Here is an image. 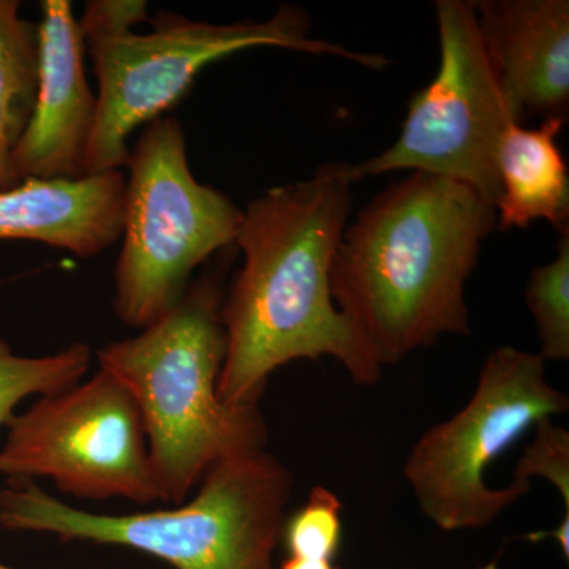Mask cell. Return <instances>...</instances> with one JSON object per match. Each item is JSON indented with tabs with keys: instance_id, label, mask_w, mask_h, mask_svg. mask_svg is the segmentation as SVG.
<instances>
[{
	"instance_id": "1",
	"label": "cell",
	"mask_w": 569,
	"mask_h": 569,
	"mask_svg": "<svg viewBox=\"0 0 569 569\" xmlns=\"http://www.w3.org/2000/svg\"><path fill=\"white\" fill-rule=\"evenodd\" d=\"M351 186L346 163H329L312 179L274 187L242 209L236 247L244 263L222 305L224 406L258 407L269 377L299 359H336L361 387L381 380L383 367L331 293Z\"/></svg>"
},
{
	"instance_id": "2",
	"label": "cell",
	"mask_w": 569,
	"mask_h": 569,
	"mask_svg": "<svg viewBox=\"0 0 569 569\" xmlns=\"http://www.w3.org/2000/svg\"><path fill=\"white\" fill-rule=\"evenodd\" d=\"M496 227V208L473 189L426 173L392 183L347 224L332 299L383 369L470 335L466 284Z\"/></svg>"
},
{
	"instance_id": "3",
	"label": "cell",
	"mask_w": 569,
	"mask_h": 569,
	"mask_svg": "<svg viewBox=\"0 0 569 569\" xmlns=\"http://www.w3.org/2000/svg\"><path fill=\"white\" fill-rule=\"evenodd\" d=\"M233 250L217 254L181 301L140 335L97 351L99 369L121 381L140 408L160 500L173 507L213 463L268 441L260 407H228L219 397L223 277Z\"/></svg>"
},
{
	"instance_id": "4",
	"label": "cell",
	"mask_w": 569,
	"mask_h": 569,
	"mask_svg": "<svg viewBox=\"0 0 569 569\" xmlns=\"http://www.w3.org/2000/svg\"><path fill=\"white\" fill-rule=\"evenodd\" d=\"M293 485V473L266 448L213 463L187 503L134 515H97L33 481H7L0 527L140 550L176 569H276Z\"/></svg>"
},
{
	"instance_id": "5",
	"label": "cell",
	"mask_w": 569,
	"mask_h": 569,
	"mask_svg": "<svg viewBox=\"0 0 569 569\" xmlns=\"http://www.w3.org/2000/svg\"><path fill=\"white\" fill-rule=\"evenodd\" d=\"M149 22L152 29L146 33L132 31L86 41L99 84L86 176L122 171L132 151L130 134L167 116L190 92L201 70L236 52L283 48L331 54L372 70L388 66L383 56L359 54L310 37L312 21L301 7L282 6L269 20L231 24L193 21L160 10Z\"/></svg>"
},
{
	"instance_id": "6",
	"label": "cell",
	"mask_w": 569,
	"mask_h": 569,
	"mask_svg": "<svg viewBox=\"0 0 569 569\" xmlns=\"http://www.w3.org/2000/svg\"><path fill=\"white\" fill-rule=\"evenodd\" d=\"M127 168L112 306L123 325L144 329L181 301L194 269L236 246L244 211L194 179L173 116L142 127Z\"/></svg>"
},
{
	"instance_id": "7",
	"label": "cell",
	"mask_w": 569,
	"mask_h": 569,
	"mask_svg": "<svg viewBox=\"0 0 569 569\" xmlns=\"http://www.w3.org/2000/svg\"><path fill=\"white\" fill-rule=\"evenodd\" d=\"M569 410V397L546 380L539 355L496 348L466 407L422 433L403 466L419 511L443 531L486 529L526 497L490 488V463L527 430Z\"/></svg>"
},
{
	"instance_id": "8",
	"label": "cell",
	"mask_w": 569,
	"mask_h": 569,
	"mask_svg": "<svg viewBox=\"0 0 569 569\" xmlns=\"http://www.w3.org/2000/svg\"><path fill=\"white\" fill-rule=\"evenodd\" d=\"M440 67L408 103L399 140L380 156L346 163L348 181L411 170L470 187L490 204L500 194L501 138L522 116L490 66L477 11L467 0H437Z\"/></svg>"
},
{
	"instance_id": "9",
	"label": "cell",
	"mask_w": 569,
	"mask_h": 569,
	"mask_svg": "<svg viewBox=\"0 0 569 569\" xmlns=\"http://www.w3.org/2000/svg\"><path fill=\"white\" fill-rule=\"evenodd\" d=\"M0 449L7 481L50 479L84 500H160L140 408L129 389L99 369L88 381L41 396L10 419Z\"/></svg>"
},
{
	"instance_id": "10",
	"label": "cell",
	"mask_w": 569,
	"mask_h": 569,
	"mask_svg": "<svg viewBox=\"0 0 569 569\" xmlns=\"http://www.w3.org/2000/svg\"><path fill=\"white\" fill-rule=\"evenodd\" d=\"M36 107L11 156L14 183L84 178L97 96L86 78V39L70 0H43Z\"/></svg>"
},
{
	"instance_id": "11",
	"label": "cell",
	"mask_w": 569,
	"mask_h": 569,
	"mask_svg": "<svg viewBox=\"0 0 569 569\" xmlns=\"http://www.w3.org/2000/svg\"><path fill=\"white\" fill-rule=\"evenodd\" d=\"M473 6L482 48L520 116L567 122L568 0H481Z\"/></svg>"
},
{
	"instance_id": "12",
	"label": "cell",
	"mask_w": 569,
	"mask_h": 569,
	"mask_svg": "<svg viewBox=\"0 0 569 569\" xmlns=\"http://www.w3.org/2000/svg\"><path fill=\"white\" fill-rule=\"evenodd\" d=\"M126 183L121 170L74 181H22L0 192V241H36L97 257L121 238Z\"/></svg>"
},
{
	"instance_id": "13",
	"label": "cell",
	"mask_w": 569,
	"mask_h": 569,
	"mask_svg": "<svg viewBox=\"0 0 569 569\" xmlns=\"http://www.w3.org/2000/svg\"><path fill=\"white\" fill-rule=\"evenodd\" d=\"M565 121L548 119L538 129L512 123L501 138L497 168L500 194L497 224L503 231L546 220L557 230L569 227V176L557 137Z\"/></svg>"
},
{
	"instance_id": "14",
	"label": "cell",
	"mask_w": 569,
	"mask_h": 569,
	"mask_svg": "<svg viewBox=\"0 0 569 569\" xmlns=\"http://www.w3.org/2000/svg\"><path fill=\"white\" fill-rule=\"evenodd\" d=\"M39 88V26L18 0H0V192L17 186L11 156L31 121Z\"/></svg>"
},
{
	"instance_id": "15",
	"label": "cell",
	"mask_w": 569,
	"mask_h": 569,
	"mask_svg": "<svg viewBox=\"0 0 569 569\" xmlns=\"http://www.w3.org/2000/svg\"><path fill=\"white\" fill-rule=\"evenodd\" d=\"M91 359V347L82 342L51 355L20 356L0 340V426L9 425L14 408L28 397L56 395L80 383Z\"/></svg>"
},
{
	"instance_id": "16",
	"label": "cell",
	"mask_w": 569,
	"mask_h": 569,
	"mask_svg": "<svg viewBox=\"0 0 569 569\" xmlns=\"http://www.w3.org/2000/svg\"><path fill=\"white\" fill-rule=\"evenodd\" d=\"M557 247L556 260L535 268L526 288L545 362L569 359V227L560 230Z\"/></svg>"
},
{
	"instance_id": "17",
	"label": "cell",
	"mask_w": 569,
	"mask_h": 569,
	"mask_svg": "<svg viewBox=\"0 0 569 569\" xmlns=\"http://www.w3.org/2000/svg\"><path fill=\"white\" fill-rule=\"evenodd\" d=\"M342 508L340 498L325 486L310 490L306 503L284 522L288 557L335 561L342 541Z\"/></svg>"
},
{
	"instance_id": "18",
	"label": "cell",
	"mask_w": 569,
	"mask_h": 569,
	"mask_svg": "<svg viewBox=\"0 0 569 569\" xmlns=\"http://www.w3.org/2000/svg\"><path fill=\"white\" fill-rule=\"evenodd\" d=\"M548 479L559 490L569 518V432L567 427L545 419L535 426V437L519 459L511 485L529 493L531 479Z\"/></svg>"
},
{
	"instance_id": "19",
	"label": "cell",
	"mask_w": 569,
	"mask_h": 569,
	"mask_svg": "<svg viewBox=\"0 0 569 569\" xmlns=\"http://www.w3.org/2000/svg\"><path fill=\"white\" fill-rule=\"evenodd\" d=\"M148 2L141 0H92L86 3L80 28L86 41L123 36L141 22L149 21Z\"/></svg>"
},
{
	"instance_id": "20",
	"label": "cell",
	"mask_w": 569,
	"mask_h": 569,
	"mask_svg": "<svg viewBox=\"0 0 569 569\" xmlns=\"http://www.w3.org/2000/svg\"><path fill=\"white\" fill-rule=\"evenodd\" d=\"M556 539L557 545L563 553L565 559L569 560V518L561 519L559 526L552 531H537V533H530L527 539L531 542L541 541V539Z\"/></svg>"
},
{
	"instance_id": "21",
	"label": "cell",
	"mask_w": 569,
	"mask_h": 569,
	"mask_svg": "<svg viewBox=\"0 0 569 569\" xmlns=\"http://www.w3.org/2000/svg\"><path fill=\"white\" fill-rule=\"evenodd\" d=\"M279 569H339L331 560H307L288 557Z\"/></svg>"
},
{
	"instance_id": "22",
	"label": "cell",
	"mask_w": 569,
	"mask_h": 569,
	"mask_svg": "<svg viewBox=\"0 0 569 569\" xmlns=\"http://www.w3.org/2000/svg\"><path fill=\"white\" fill-rule=\"evenodd\" d=\"M479 569H497L496 563L486 565V567L479 568Z\"/></svg>"
},
{
	"instance_id": "23",
	"label": "cell",
	"mask_w": 569,
	"mask_h": 569,
	"mask_svg": "<svg viewBox=\"0 0 569 569\" xmlns=\"http://www.w3.org/2000/svg\"><path fill=\"white\" fill-rule=\"evenodd\" d=\"M0 569H20V568H13V567H9V565L0 563Z\"/></svg>"
}]
</instances>
